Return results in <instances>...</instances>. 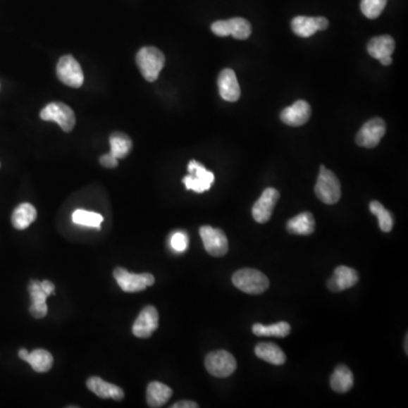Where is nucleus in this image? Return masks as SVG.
Here are the masks:
<instances>
[{"mask_svg": "<svg viewBox=\"0 0 408 408\" xmlns=\"http://www.w3.org/2000/svg\"><path fill=\"white\" fill-rule=\"evenodd\" d=\"M165 55L156 47H143L136 55V64L148 82L156 81L165 66Z\"/></svg>", "mask_w": 408, "mask_h": 408, "instance_id": "f257e3e1", "label": "nucleus"}, {"mask_svg": "<svg viewBox=\"0 0 408 408\" xmlns=\"http://www.w3.org/2000/svg\"><path fill=\"white\" fill-rule=\"evenodd\" d=\"M233 284L236 288L249 295H260L269 288V279L259 270L240 269L233 276Z\"/></svg>", "mask_w": 408, "mask_h": 408, "instance_id": "f03ea898", "label": "nucleus"}, {"mask_svg": "<svg viewBox=\"0 0 408 408\" xmlns=\"http://www.w3.org/2000/svg\"><path fill=\"white\" fill-rule=\"evenodd\" d=\"M314 191L319 200L326 204H336L342 197L340 182L335 173L326 168L324 166L320 167V174Z\"/></svg>", "mask_w": 408, "mask_h": 408, "instance_id": "7ed1b4c3", "label": "nucleus"}, {"mask_svg": "<svg viewBox=\"0 0 408 408\" xmlns=\"http://www.w3.org/2000/svg\"><path fill=\"white\" fill-rule=\"evenodd\" d=\"M30 296L32 304L30 313L35 319H42L48 313L47 298L55 292V285L50 280H31L29 284Z\"/></svg>", "mask_w": 408, "mask_h": 408, "instance_id": "20e7f679", "label": "nucleus"}, {"mask_svg": "<svg viewBox=\"0 0 408 408\" xmlns=\"http://www.w3.org/2000/svg\"><path fill=\"white\" fill-rule=\"evenodd\" d=\"M188 175L183 178L186 190L203 193L210 190L214 182V175L197 160H191L187 166Z\"/></svg>", "mask_w": 408, "mask_h": 408, "instance_id": "39448f33", "label": "nucleus"}, {"mask_svg": "<svg viewBox=\"0 0 408 408\" xmlns=\"http://www.w3.org/2000/svg\"><path fill=\"white\" fill-rule=\"evenodd\" d=\"M41 119L46 122H55L61 126V130L68 133L76 124L75 113L72 108L63 102H51L47 104L41 111Z\"/></svg>", "mask_w": 408, "mask_h": 408, "instance_id": "423d86ee", "label": "nucleus"}, {"mask_svg": "<svg viewBox=\"0 0 408 408\" xmlns=\"http://www.w3.org/2000/svg\"><path fill=\"white\" fill-rule=\"evenodd\" d=\"M113 278L126 292H142L154 284V277L151 273H133L120 266L113 271Z\"/></svg>", "mask_w": 408, "mask_h": 408, "instance_id": "0eeeda50", "label": "nucleus"}, {"mask_svg": "<svg viewBox=\"0 0 408 408\" xmlns=\"http://www.w3.org/2000/svg\"><path fill=\"white\" fill-rule=\"evenodd\" d=\"M204 363L209 373L217 378L232 376L237 368V363L232 354L223 350L209 353Z\"/></svg>", "mask_w": 408, "mask_h": 408, "instance_id": "6e6552de", "label": "nucleus"}, {"mask_svg": "<svg viewBox=\"0 0 408 408\" xmlns=\"http://www.w3.org/2000/svg\"><path fill=\"white\" fill-rule=\"evenodd\" d=\"M211 31L218 37L233 35L237 40H247L252 33V26L245 18H235L214 22L211 25Z\"/></svg>", "mask_w": 408, "mask_h": 408, "instance_id": "1a4fd4ad", "label": "nucleus"}, {"mask_svg": "<svg viewBox=\"0 0 408 408\" xmlns=\"http://www.w3.org/2000/svg\"><path fill=\"white\" fill-rule=\"evenodd\" d=\"M57 76L65 85L80 87L85 82V74L81 66L73 56H63L56 67Z\"/></svg>", "mask_w": 408, "mask_h": 408, "instance_id": "9d476101", "label": "nucleus"}, {"mask_svg": "<svg viewBox=\"0 0 408 408\" xmlns=\"http://www.w3.org/2000/svg\"><path fill=\"white\" fill-rule=\"evenodd\" d=\"M200 236L206 252L216 258H221L228 252V240L221 229L211 226H203L200 228Z\"/></svg>", "mask_w": 408, "mask_h": 408, "instance_id": "9b49d317", "label": "nucleus"}, {"mask_svg": "<svg viewBox=\"0 0 408 408\" xmlns=\"http://www.w3.org/2000/svg\"><path fill=\"white\" fill-rule=\"evenodd\" d=\"M385 134V123L381 118H372L363 125L357 135V144L362 148H376Z\"/></svg>", "mask_w": 408, "mask_h": 408, "instance_id": "f8f14e48", "label": "nucleus"}, {"mask_svg": "<svg viewBox=\"0 0 408 408\" xmlns=\"http://www.w3.org/2000/svg\"><path fill=\"white\" fill-rule=\"evenodd\" d=\"M159 327V313L152 305L145 307L134 321L132 333L137 338L147 339Z\"/></svg>", "mask_w": 408, "mask_h": 408, "instance_id": "ddd939ff", "label": "nucleus"}, {"mask_svg": "<svg viewBox=\"0 0 408 408\" xmlns=\"http://www.w3.org/2000/svg\"><path fill=\"white\" fill-rule=\"evenodd\" d=\"M278 200L279 192L276 188H266L260 199L253 206L252 216L254 221L259 223H268Z\"/></svg>", "mask_w": 408, "mask_h": 408, "instance_id": "4468645a", "label": "nucleus"}, {"mask_svg": "<svg viewBox=\"0 0 408 408\" xmlns=\"http://www.w3.org/2000/svg\"><path fill=\"white\" fill-rule=\"evenodd\" d=\"M329 25V20L326 18H309V16H296L292 20V32L301 38H310L318 31H324Z\"/></svg>", "mask_w": 408, "mask_h": 408, "instance_id": "2eb2a0df", "label": "nucleus"}, {"mask_svg": "<svg viewBox=\"0 0 408 408\" xmlns=\"http://www.w3.org/2000/svg\"><path fill=\"white\" fill-rule=\"evenodd\" d=\"M311 113H312V109H311L310 104L304 100H298L281 111L280 119L284 124L297 128L309 122Z\"/></svg>", "mask_w": 408, "mask_h": 408, "instance_id": "dca6fc26", "label": "nucleus"}, {"mask_svg": "<svg viewBox=\"0 0 408 408\" xmlns=\"http://www.w3.org/2000/svg\"><path fill=\"white\" fill-rule=\"evenodd\" d=\"M359 281V273L357 270L350 266H337L333 277L328 281V288L333 292H342L350 287L355 286Z\"/></svg>", "mask_w": 408, "mask_h": 408, "instance_id": "f3484780", "label": "nucleus"}, {"mask_svg": "<svg viewBox=\"0 0 408 408\" xmlns=\"http://www.w3.org/2000/svg\"><path fill=\"white\" fill-rule=\"evenodd\" d=\"M87 387L89 390L92 391L93 394L100 397L102 400L111 398V400H116V402H120V400H124V390L120 387L107 383V381H104L99 376H91V378H89L87 381Z\"/></svg>", "mask_w": 408, "mask_h": 408, "instance_id": "a211bd4d", "label": "nucleus"}, {"mask_svg": "<svg viewBox=\"0 0 408 408\" xmlns=\"http://www.w3.org/2000/svg\"><path fill=\"white\" fill-rule=\"evenodd\" d=\"M218 87L219 94L223 100L228 102L237 101L240 97V87L238 85L237 78L234 70L230 68L221 70L218 78Z\"/></svg>", "mask_w": 408, "mask_h": 408, "instance_id": "6ab92c4d", "label": "nucleus"}, {"mask_svg": "<svg viewBox=\"0 0 408 408\" xmlns=\"http://www.w3.org/2000/svg\"><path fill=\"white\" fill-rule=\"evenodd\" d=\"M173 396V390L168 385L154 381L149 383L147 388V402L152 408H159L165 405Z\"/></svg>", "mask_w": 408, "mask_h": 408, "instance_id": "aec40b11", "label": "nucleus"}, {"mask_svg": "<svg viewBox=\"0 0 408 408\" xmlns=\"http://www.w3.org/2000/svg\"><path fill=\"white\" fill-rule=\"evenodd\" d=\"M395 51V40L390 35H380L372 38L368 44V52L371 57L380 61L389 57Z\"/></svg>", "mask_w": 408, "mask_h": 408, "instance_id": "412c9836", "label": "nucleus"}, {"mask_svg": "<svg viewBox=\"0 0 408 408\" xmlns=\"http://www.w3.org/2000/svg\"><path fill=\"white\" fill-rule=\"evenodd\" d=\"M330 385L333 390L339 392V394L347 392V391L353 388V372L347 366L339 365V366H337L336 370L333 371V376H331Z\"/></svg>", "mask_w": 408, "mask_h": 408, "instance_id": "4be33fe9", "label": "nucleus"}, {"mask_svg": "<svg viewBox=\"0 0 408 408\" xmlns=\"http://www.w3.org/2000/svg\"><path fill=\"white\" fill-rule=\"evenodd\" d=\"M287 230L290 234L311 235L314 233L316 221L310 212H302L287 223Z\"/></svg>", "mask_w": 408, "mask_h": 408, "instance_id": "5701e85b", "label": "nucleus"}, {"mask_svg": "<svg viewBox=\"0 0 408 408\" xmlns=\"http://www.w3.org/2000/svg\"><path fill=\"white\" fill-rule=\"evenodd\" d=\"M37 219V210L30 203H22L15 208L12 214V223L14 228L24 230L31 226V223Z\"/></svg>", "mask_w": 408, "mask_h": 408, "instance_id": "b1692460", "label": "nucleus"}, {"mask_svg": "<svg viewBox=\"0 0 408 408\" xmlns=\"http://www.w3.org/2000/svg\"><path fill=\"white\" fill-rule=\"evenodd\" d=\"M255 355L259 359L273 365H283L286 362V355L279 346L272 342H261L255 347Z\"/></svg>", "mask_w": 408, "mask_h": 408, "instance_id": "393cba45", "label": "nucleus"}, {"mask_svg": "<svg viewBox=\"0 0 408 408\" xmlns=\"http://www.w3.org/2000/svg\"><path fill=\"white\" fill-rule=\"evenodd\" d=\"M26 362L32 366L33 370L38 373H46L51 370L54 364V357L46 350H35L29 354Z\"/></svg>", "mask_w": 408, "mask_h": 408, "instance_id": "a878e982", "label": "nucleus"}, {"mask_svg": "<svg viewBox=\"0 0 408 408\" xmlns=\"http://www.w3.org/2000/svg\"><path fill=\"white\" fill-rule=\"evenodd\" d=\"M109 143H111V154L113 156H116L117 159L126 158L130 154L132 147H133L130 136L120 133V132H115V133L111 134Z\"/></svg>", "mask_w": 408, "mask_h": 408, "instance_id": "bb28decb", "label": "nucleus"}, {"mask_svg": "<svg viewBox=\"0 0 408 408\" xmlns=\"http://www.w3.org/2000/svg\"><path fill=\"white\" fill-rule=\"evenodd\" d=\"M253 333L259 337H279L285 338L290 333V326L287 322L281 321L271 326H264L256 323L252 327Z\"/></svg>", "mask_w": 408, "mask_h": 408, "instance_id": "cd10ccee", "label": "nucleus"}, {"mask_svg": "<svg viewBox=\"0 0 408 408\" xmlns=\"http://www.w3.org/2000/svg\"><path fill=\"white\" fill-rule=\"evenodd\" d=\"M73 221L76 225H81V226L92 227V228H101V223L104 221V217L101 214H97V212L87 211V210H82L78 209L73 212Z\"/></svg>", "mask_w": 408, "mask_h": 408, "instance_id": "c85d7f7f", "label": "nucleus"}, {"mask_svg": "<svg viewBox=\"0 0 408 408\" xmlns=\"http://www.w3.org/2000/svg\"><path fill=\"white\" fill-rule=\"evenodd\" d=\"M370 211L379 219L380 229L385 233L390 232L394 227V218L390 212L378 201H372L370 203Z\"/></svg>", "mask_w": 408, "mask_h": 408, "instance_id": "c756f323", "label": "nucleus"}, {"mask_svg": "<svg viewBox=\"0 0 408 408\" xmlns=\"http://www.w3.org/2000/svg\"><path fill=\"white\" fill-rule=\"evenodd\" d=\"M387 5V0H362L361 11L366 18L376 20L379 18Z\"/></svg>", "mask_w": 408, "mask_h": 408, "instance_id": "7c9ffc66", "label": "nucleus"}, {"mask_svg": "<svg viewBox=\"0 0 408 408\" xmlns=\"http://www.w3.org/2000/svg\"><path fill=\"white\" fill-rule=\"evenodd\" d=\"M171 247L176 252H185L188 247V236L186 233L176 232L171 235Z\"/></svg>", "mask_w": 408, "mask_h": 408, "instance_id": "2f4dec72", "label": "nucleus"}, {"mask_svg": "<svg viewBox=\"0 0 408 408\" xmlns=\"http://www.w3.org/2000/svg\"><path fill=\"white\" fill-rule=\"evenodd\" d=\"M99 161L106 168H116L117 165H118V159H117L116 156H113L111 152L100 156Z\"/></svg>", "mask_w": 408, "mask_h": 408, "instance_id": "473e14b6", "label": "nucleus"}, {"mask_svg": "<svg viewBox=\"0 0 408 408\" xmlns=\"http://www.w3.org/2000/svg\"><path fill=\"white\" fill-rule=\"evenodd\" d=\"M197 402H191V400H183V402H176L174 405H171V408H197Z\"/></svg>", "mask_w": 408, "mask_h": 408, "instance_id": "72a5a7b5", "label": "nucleus"}, {"mask_svg": "<svg viewBox=\"0 0 408 408\" xmlns=\"http://www.w3.org/2000/svg\"><path fill=\"white\" fill-rule=\"evenodd\" d=\"M29 354L30 352H27L25 348H22V350H20V352H18V357H20V359H23V361H25L26 362V359H27Z\"/></svg>", "mask_w": 408, "mask_h": 408, "instance_id": "f704fd0d", "label": "nucleus"}, {"mask_svg": "<svg viewBox=\"0 0 408 408\" xmlns=\"http://www.w3.org/2000/svg\"><path fill=\"white\" fill-rule=\"evenodd\" d=\"M380 63L383 65V66H389V65L392 63V57L389 56V57H385V58L380 59Z\"/></svg>", "mask_w": 408, "mask_h": 408, "instance_id": "c9c22d12", "label": "nucleus"}]
</instances>
